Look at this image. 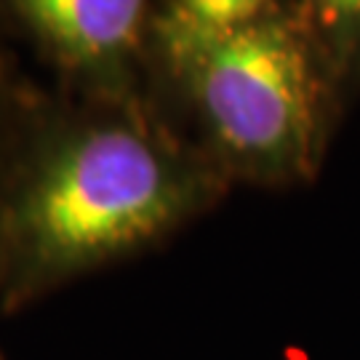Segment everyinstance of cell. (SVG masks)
Wrapping results in <instances>:
<instances>
[{"mask_svg":"<svg viewBox=\"0 0 360 360\" xmlns=\"http://www.w3.org/2000/svg\"><path fill=\"white\" fill-rule=\"evenodd\" d=\"M227 187L142 94L43 117L0 174V315L166 243Z\"/></svg>","mask_w":360,"mask_h":360,"instance_id":"cell-1","label":"cell"},{"mask_svg":"<svg viewBox=\"0 0 360 360\" xmlns=\"http://www.w3.org/2000/svg\"><path fill=\"white\" fill-rule=\"evenodd\" d=\"M336 72L304 13L275 6L171 77L227 181L291 187L323 163Z\"/></svg>","mask_w":360,"mask_h":360,"instance_id":"cell-2","label":"cell"},{"mask_svg":"<svg viewBox=\"0 0 360 360\" xmlns=\"http://www.w3.org/2000/svg\"><path fill=\"white\" fill-rule=\"evenodd\" d=\"M86 94L129 96L150 49L153 0H0Z\"/></svg>","mask_w":360,"mask_h":360,"instance_id":"cell-3","label":"cell"},{"mask_svg":"<svg viewBox=\"0 0 360 360\" xmlns=\"http://www.w3.org/2000/svg\"><path fill=\"white\" fill-rule=\"evenodd\" d=\"M275 6V0H158L150 16V49L166 75L174 77Z\"/></svg>","mask_w":360,"mask_h":360,"instance_id":"cell-4","label":"cell"},{"mask_svg":"<svg viewBox=\"0 0 360 360\" xmlns=\"http://www.w3.org/2000/svg\"><path fill=\"white\" fill-rule=\"evenodd\" d=\"M315 38L339 75L360 51V0H304Z\"/></svg>","mask_w":360,"mask_h":360,"instance_id":"cell-5","label":"cell"},{"mask_svg":"<svg viewBox=\"0 0 360 360\" xmlns=\"http://www.w3.org/2000/svg\"><path fill=\"white\" fill-rule=\"evenodd\" d=\"M0 318H3V315H0ZM0 360H6V355H3V347H0Z\"/></svg>","mask_w":360,"mask_h":360,"instance_id":"cell-6","label":"cell"}]
</instances>
